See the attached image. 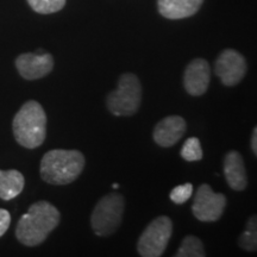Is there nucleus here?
<instances>
[{"label": "nucleus", "mask_w": 257, "mask_h": 257, "mask_svg": "<svg viewBox=\"0 0 257 257\" xmlns=\"http://www.w3.org/2000/svg\"><path fill=\"white\" fill-rule=\"evenodd\" d=\"M211 68L204 59H195L188 63L184 74V87L188 94L200 96L205 94L210 85Z\"/></svg>", "instance_id": "obj_10"}, {"label": "nucleus", "mask_w": 257, "mask_h": 257, "mask_svg": "<svg viewBox=\"0 0 257 257\" xmlns=\"http://www.w3.org/2000/svg\"><path fill=\"white\" fill-rule=\"evenodd\" d=\"M193 194V185L192 184H184L176 186L175 188H173V191L170 192V200L175 204L181 205L185 204Z\"/></svg>", "instance_id": "obj_19"}, {"label": "nucleus", "mask_w": 257, "mask_h": 257, "mask_svg": "<svg viewBox=\"0 0 257 257\" xmlns=\"http://www.w3.org/2000/svg\"><path fill=\"white\" fill-rule=\"evenodd\" d=\"M238 245L245 251H256L257 250V223L256 216L249 218L245 230L240 234Z\"/></svg>", "instance_id": "obj_16"}, {"label": "nucleus", "mask_w": 257, "mask_h": 257, "mask_svg": "<svg viewBox=\"0 0 257 257\" xmlns=\"http://www.w3.org/2000/svg\"><path fill=\"white\" fill-rule=\"evenodd\" d=\"M224 176L233 191L242 192L248 186L245 166L242 155L236 150H231L224 157Z\"/></svg>", "instance_id": "obj_12"}, {"label": "nucleus", "mask_w": 257, "mask_h": 257, "mask_svg": "<svg viewBox=\"0 0 257 257\" xmlns=\"http://www.w3.org/2000/svg\"><path fill=\"white\" fill-rule=\"evenodd\" d=\"M251 150L253 155H257V127H253L251 135Z\"/></svg>", "instance_id": "obj_21"}, {"label": "nucleus", "mask_w": 257, "mask_h": 257, "mask_svg": "<svg viewBox=\"0 0 257 257\" xmlns=\"http://www.w3.org/2000/svg\"><path fill=\"white\" fill-rule=\"evenodd\" d=\"M246 61L242 54L233 49H225L217 57L214 63V74L223 85L233 87L242 81L246 74Z\"/></svg>", "instance_id": "obj_8"}, {"label": "nucleus", "mask_w": 257, "mask_h": 257, "mask_svg": "<svg viewBox=\"0 0 257 257\" xmlns=\"http://www.w3.org/2000/svg\"><path fill=\"white\" fill-rule=\"evenodd\" d=\"M11 224V214L8 210L0 208V237L4 236Z\"/></svg>", "instance_id": "obj_20"}, {"label": "nucleus", "mask_w": 257, "mask_h": 257, "mask_svg": "<svg viewBox=\"0 0 257 257\" xmlns=\"http://www.w3.org/2000/svg\"><path fill=\"white\" fill-rule=\"evenodd\" d=\"M226 207V198L221 193H214L211 186L201 185L195 193L192 211L198 220L204 223L217 221L223 216Z\"/></svg>", "instance_id": "obj_7"}, {"label": "nucleus", "mask_w": 257, "mask_h": 257, "mask_svg": "<svg viewBox=\"0 0 257 257\" xmlns=\"http://www.w3.org/2000/svg\"><path fill=\"white\" fill-rule=\"evenodd\" d=\"M186 120L180 115H169L163 118L154 128V141L157 146L170 148L184 137L186 133Z\"/></svg>", "instance_id": "obj_11"}, {"label": "nucleus", "mask_w": 257, "mask_h": 257, "mask_svg": "<svg viewBox=\"0 0 257 257\" xmlns=\"http://www.w3.org/2000/svg\"><path fill=\"white\" fill-rule=\"evenodd\" d=\"M176 257H204L206 256L202 242L195 236H186L175 253Z\"/></svg>", "instance_id": "obj_15"}, {"label": "nucleus", "mask_w": 257, "mask_h": 257, "mask_svg": "<svg viewBox=\"0 0 257 257\" xmlns=\"http://www.w3.org/2000/svg\"><path fill=\"white\" fill-rule=\"evenodd\" d=\"M118 186H119L118 184H113V186H112V187H113V188L115 189V188H118Z\"/></svg>", "instance_id": "obj_22"}, {"label": "nucleus", "mask_w": 257, "mask_h": 257, "mask_svg": "<svg viewBox=\"0 0 257 257\" xmlns=\"http://www.w3.org/2000/svg\"><path fill=\"white\" fill-rule=\"evenodd\" d=\"M28 4L40 15H50L61 11L66 5V0H28Z\"/></svg>", "instance_id": "obj_17"}, {"label": "nucleus", "mask_w": 257, "mask_h": 257, "mask_svg": "<svg viewBox=\"0 0 257 257\" xmlns=\"http://www.w3.org/2000/svg\"><path fill=\"white\" fill-rule=\"evenodd\" d=\"M16 68L25 80H37L47 76L54 68V59L50 54L25 53L15 61Z\"/></svg>", "instance_id": "obj_9"}, {"label": "nucleus", "mask_w": 257, "mask_h": 257, "mask_svg": "<svg viewBox=\"0 0 257 257\" xmlns=\"http://www.w3.org/2000/svg\"><path fill=\"white\" fill-rule=\"evenodd\" d=\"M12 131L19 146L36 149L43 144L47 136V114L40 102L29 100L16 113Z\"/></svg>", "instance_id": "obj_3"}, {"label": "nucleus", "mask_w": 257, "mask_h": 257, "mask_svg": "<svg viewBox=\"0 0 257 257\" xmlns=\"http://www.w3.org/2000/svg\"><path fill=\"white\" fill-rule=\"evenodd\" d=\"M24 185L25 179L21 172L16 169H0V199L12 200L23 192Z\"/></svg>", "instance_id": "obj_14"}, {"label": "nucleus", "mask_w": 257, "mask_h": 257, "mask_svg": "<svg viewBox=\"0 0 257 257\" xmlns=\"http://www.w3.org/2000/svg\"><path fill=\"white\" fill-rule=\"evenodd\" d=\"M142 101V86L140 79L133 73H125L118 80L117 88L106 98V106L114 115H133Z\"/></svg>", "instance_id": "obj_4"}, {"label": "nucleus", "mask_w": 257, "mask_h": 257, "mask_svg": "<svg viewBox=\"0 0 257 257\" xmlns=\"http://www.w3.org/2000/svg\"><path fill=\"white\" fill-rule=\"evenodd\" d=\"M85 168V156L79 150L54 149L41 160V178L54 186L69 185L81 175Z\"/></svg>", "instance_id": "obj_2"}, {"label": "nucleus", "mask_w": 257, "mask_h": 257, "mask_svg": "<svg viewBox=\"0 0 257 257\" xmlns=\"http://www.w3.org/2000/svg\"><path fill=\"white\" fill-rule=\"evenodd\" d=\"M202 156H204V153H202L199 138L189 137L181 149L182 159L188 161V162H194V161H200Z\"/></svg>", "instance_id": "obj_18"}, {"label": "nucleus", "mask_w": 257, "mask_h": 257, "mask_svg": "<svg viewBox=\"0 0 257 257\" xmlns=\"http://www.w3.org/2000/svg\"><path fill=\"white\" fill-rule=\"evenodd\" d=\"M125 200L119 193H111L98 201L91 216V227L96 236H111L120 226Z\"/></svg>", "instance_id": "obj_5"}, {"label": "nucleus", "mask_w": 257, "mask_h": 257, "mask_svg": "<svg viewBox=\"0 0 257 257\" xmlns=\"http://www.w3.org/2000/svg\"><path fill=\"white\" fill-rule=\"evenodd\" d=\"M173 233V221L169 217L160 216L148 224L137 243V251L142 257L163 255Z\"/></svg>", "instance_id": "obj_6"}, {"label": "nucleus", "mask_w": 257, "mask_h": 257, "mask_svg": "<svg viewBox=\"0 0 257 257\" xmlns=\"http://www.w3.org/2000/svg\"><path fill=\"white\" fill-rule=\"evenodd\" d=\"M204 0H157L160 15L167 19H184L194 16Z\"/></svg>", "instance_id": "obj_13"}, {"label": "nucleus", "mask_w": 257, "mask_h": 257, "mask_svg": "<svg viewBox=\"0 0 257 257\" xmlns=\"http://www.w3.org/2000/svg\"><path fill=\"white\" fill-rule=\"evenodd\" d=\"M61 214L50 202L41 200L32 204L19 219L16 237L27 246L40 245L60 224Z\"/></svg>", "instance_id": "obj_1"}]
</instances>
